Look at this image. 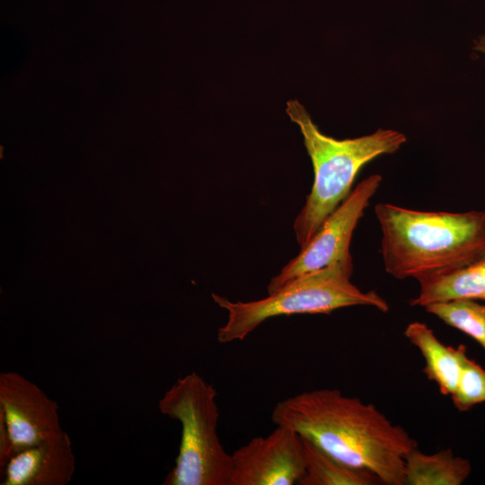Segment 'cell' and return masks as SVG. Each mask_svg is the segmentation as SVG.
<instances>
[{
	"mask_svg": "<svg viewBox=\"0 0 485 485\" xmlns=\"http://www.w3.org/2000/svg\"><path fill=\"white\" fill-rule=\"evenodd\" d=\"M271 419L310 440L335 459L375 474L385 485H404L405 457L418 443L374 404L337 389H316L276 404Z\"/></svg>",
	"mask_w": 485,
	"mask_h": 485,
	"instance_id": "1",
	"label": "cell"
},
{
	"mask_svg": "<svg viewBox=\"0 0 485 485\" xmlns=\"http://www.w3.org/2000/svg\"><path fill=\"white\" fill-rule=\"evenodd\" d=\"M387 273L417 280L463 268L485 254V211L408 209L376 204Z\"/></svg>",
	"mask_w": 485,
	"mask_h": 485,
	"instance_id": "2",
	"label": "cell"
},
{
	"mask_svg": "<svg viewBox=\"0 0 485 485\" xmlns=\"http://www.w3.org/2000/svg\"><path fill=\"white\" fill-rule=\"evenodd\" d=\"M286 111L301 130L314 172L312 190L294 223L302 249L349 195L360 170L382 154L395 153L406 137L393 129L379 128L370 135L340 140L321 132L296 100L287 101Z\"/></svg>",
	"mask_w": 485,
	"mask_h": 485,
	"instance_id": "3",
	"label": "cell"
},
{
	"mask_svg": "<svg viewBox=\"0 0 485 485\" xmlns=\"http://www.w3.org/2000/svg\"><path fill=\"white\" fill-rule=\"evenodd\" d=\"M352 260L340 262L307 273L256 301L232 302L212 294L215 303L227 312L225 323L217 331L218 342L242 340L263 322L277 316L327 314L353 305H369L386 313L388 303L375 291L363 292L352 284Z\"/></svg>",
	"mask_w": 485,
	"mask_h": 485,
	"instance_id": "4",
	"label": "cell"
},
{
	"mask_svg": "<svg viewBox=\"0 0 485 485\" xmlns=\"http://www.w3.org/2000/svg\"><path fill=\"white\" fill-rule=\"evenodd\" d=\"M162 414L181 426L175 465L163 485H230L232 454L223 447L216 428V391L201 375L180 377L158 402Z\"/></svg>",
	"mask_w": 485,
	"mask_h": 485,
	"instance_id": "5",
	"label": "cell"
},
{
	"mask_svg": "<svg viewBox=\"0 0 485 485\" xmlns=\"http://www.w3.org/2000/svg\"><path fill=\"white\" fill-rule=\"evenodd\" d=\"M381 181L380 174L361 181L325 219L299 254L271 278L268 293H274L307 273L352 260L349 245L353 232Z\"/></svg>",
	"mask_w": 485,
	"mask_h": 485,
	"instance_id": "6",
	"label": "cell"
},
{
	"mask_svg": "<svg viewBox=\"0 0 485 485\" xmlns=\"http://www.w3.org/2000/svg\"><path fill=\"white\" fill-rule=\"evenodd\" d=\"M230 485H294L304 473L302 436L285 427L257 436L232 454Z\"/></svg>",
	"mask_w": 485,
	"mask_h": 485,
	"instance_id": "7",
	"label": "cell"
},
{
	"mask_svg": "<svg viewBox=\"0 0 485 485\" xmlns=\"http://www.w3.org/2000/svg\"><path fill=\"white\" fill-rule=\"evenodd\" d=\"M0 412L12 439L13 455L63 430L57 403L16 372L0 374Z\"/></svg>",
	"mask_w": 485,
	"mask_h": 485,
	"instance_id": "8",
	"label": "cell"
},
{
	"mask_svg": "<svg viewBox=\"0 0 485 485\" xmlns=\"http://www.w3.org/2000/svg\"><path fill=\"white\" fill-rule=\"evenodd\" d=\"M75 472L69 435L62 430L15 454L1 472V485H66Z\"/></svg>",
	"mask_w": 485,
	"mask_h": 485,
	"instance_id": "9",
	"label": "cell"
},
{
	"mask_svg": "<svg viewBox=\"0 0 485 485\" xmlns=\"http://www.w3.org/2000/svg\"><path fill=\"white\" fill-rule=\"evenodd\" d=\"M404 336L415 346L425 359L424 374L434 382L445 396L454 392L467 357L466 347L456 348L442 343L427 324L412 322L404 330Z\"/></svg>",
	"mask_w": 485,
	"mask_h": 485,
	"instance_id": "10",
	"label": "cell"
},
{
	"mask_svg": "<svg viewBox=\"0 0 485 485\" xmlns=\"http://www.w3.org/2000/svg\"><path fill=\"white\" fill-rule=\"evenodd\" d=\"M418 281L419 293L410 301L411 306L462 299L485 302V254L463 268Z\"/></svg>",
	"mask_w": 485,
	"mask_h": 485,
	"instance_id": "11",
	"label": "cell"
},
{
	"mask_svg": "<svg viewBox=\"0 0 485 485\" xmlns=\"http://www.w3.org/2000/svg\"><path fill=\"white\" fill-rule=\"evenodd\" d=\"M471 471L470 462L450 448L433 454L416 448L405 457L404 485H461Z\"/></svg>",
	"mask_w": 485,
	"mask_h": 485,
	"instance_id": "12",
	"label": "cell"
},
{
	"mask_svg": "<svg viewBox=\"0 0 485 485\" xmlns=\"http://www.w3.org/2000/svg\"><path fill=\"white\" fill-rule=\"evenodd\" d=\"M304 473L298 485H376L381 481L372 472L351 467L302 436Z\"/></svg>",
	"mask_w": 485,
	"mask_h": 485,
	"instance_id": "13",
	"label": "cell"
},
{
	"mask_svg": "<svg viewBox=\"0 0 485 485\" xmlns=\"http://www.w3.org/2000/svg\"><path fill=\"white\" fill-rule=\"evenodd\" d=\"M424 308L445 324L470 336L485 350V304L462 299L433 303Z\"/></svg>",
	"mask_w": 485,
	"mask_h": 485,
	"instance_id": "14",
	"label": "cell"
},
{
	"mask_svg": "<svg viewBox=\"0 0 485 485\" xmlns=\"http://www.w3.org/2000/svg\"><path fill=\"white\" fill-rule=\"evenodd\" d=\"M451 399L459 411L485 402V370L468 357L464 359Z\"/></svg>",
	"mask_w": 485,
	"mask_h": 485,
	"instance_id": "15",
	"label": "cell"
},
{
	"mask_svg": "<svg viewBox=\"0 0 485 485\" xmlns=\"http://www.w3.org/2000/svg\"><path fill=\"white\" fill-rule=\"evenodd\" d=\"M13 443L2 412H0V470L1 472L13 457Z\"/></svg>",
	"mask_w": 485,
	"mask_h": 485,
	"instance_id": "16",
	"label": "cell"
},
{
	"mask_svg": "<svg viewBox=\"0 0 485 485\" xmlns=\"http://www.w3.org/2000/svg\"><path fill=\"white\" fill-rule=\"evenodd\" d=\"M474 49L485 54V33L474 40Z\"/></svg>",
	"mask_w": 485,
	"mask_h": 485,
	"instance_id": "17",
	"label": "cell"
}]
</instances>
